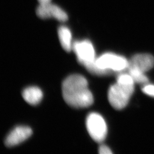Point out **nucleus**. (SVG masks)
Returning a JSON list of instances; mask_svg holds the SVG:
<instances>
[{
  "label": "nucleus",
  "mask_w": 154,
  "mask_h": 154,
  "mask_svg": "<svg viewBox=\"0 0 154 154\" xmlns=\"http://www.w3.org/2000/svg\"><path fill=\"white\" fill-rule=\"evenodd\" d=\"M63 98L66 103L74 108H86L93 105V94L88 88V82L79 74L67 77L62 85Z\"/></svg>",
  "instance_id": "obj_1"
},
{
  "label": "nucleus",
  "mask_w": 154,
  "mask_h": 154,
  "mask_svg": "<svg viewBox=\"0 0 154 154\" xmlns=\"http://www.w3.org/2000/svg\"><path fill=\"white\" fill-rule=\"evenodd\" d=\"M134 91V85H126L116 82L110 86L108 91V99L110 105L116 110L126 106Z\"/></svg>",
  "instance_id": "obj_2"
},
{
  "label": "nucleus",
  "mask_w": 154,
  "mask_h": 154,
  "mask_svg": "<svg viewBox=\"0 0 154 154\" xmlns=\"http://www.w3.org/2000/svg\"><path fill=\"white\" fill-rule=\"evenodd\" d=\"M95 63L99 69L112 73L125 70L128 66V61L121 55L106 53L96 58Z\"/></svg>",
  "instance_id": "obj_3"
},
{
  "label": "nucleus",
  "mask_w": 154,
  "mask_h": 154,
  "mask_svg": "<svg viewBox=\"0 0 154 154\" xmlns=\"http://www.w3.org/2000/svg\"><path fill=\"white\" fill-rule=\"evenodd\" d=\"M86 124L90 136L95 142L102 143L105 140L107 134V126L102 116L96 112L89 114Z\"/></svg>",
  "instance_id": "obj_4"
},
{
  "label": "nucleus",
  "mask_w": 154,
  "mask_h": 154,
  "mask_svg": "<svg viewBox=\"0 0 154 154\" xmlns=\"http://www.w3.org/2000/svg\"><path fill=\"white\" fill-rule=\"evenodd\" d=\"M72 50L77 56L79 63L85 67L96 60L94 48L92 43L88 40L75 41L72 44Z\"/></svg>",
  "instance_id": "obj_5"
},
{
  "label": "nucleus",
  "mask_w": 154,
  "mask_h": 154,
  "mask_svg": "<svg viewBox=\"0 0 154 154\" xmlns=\"http://www.w3.org/2000/svg\"><path fill=\"white\" fill-rule=\"evenodd\" d=\"M36 14L42 19L53 17L62 22L66 21L68 20V16L65 11L59 6L50 2L39 4L36 9Z\"/></svg>",
  "instance_id": "obj_6"
},
{
  "label": "nucleus",
  "mask_w": 154,
  "mask_h": 154,
  "mask_svg": "<svg viewBox=\"0 0 154 154\" xmlns=\"http://www.w3.org/2000/svg\"><path fill=\"white\" fill-rule=\"evenodd\" d=\"M32 133V130L29 127H16L6 138V146L11 147L18 145L28 139Z\"/></svg>",
  "instance_id": "obj_7"
},
{
  "label": "nucleus",
  "mask_w": 154,
  "mask_h": 154,
  "mask_svg": "<svg viewBox=\"0 0 154 154\" xmlns=\"http://www.w3.org/2000/svg\"><path fill=\"white\" fill-rule=\"evenodd\" d=\"M154 66V57L148 54H138L134 55L128 61L127 69H135L145 72Z\"/></svg>",
  "instance_id": "obj_8"
},
{
  "label": "nucleus",
  "mask_w": 154,
  "mask_h": 154,
  "mask_svg": "<svg viewBox=\"0 0 154 154\" xmlns=\"http://www.w3.org/2000/svg\"><path fill=\"white\" fill-rule=\"evenodd\" d=\"M22 97L29 104L37 105L39 103L42 99L43 93L42 90L37 87H29L23 91Z\"/></svg>",
  "instance_id": "obj_9"
},
{
  "label": "nucleus",
  "mask_w": 154,
  "mask_h": 154,
  "mask_svg": "<svg viewBox=\"0 0 154 154\" xmlns=\"http://www.w3.org/2000/svg\"><path fill=\"white\" fill-rule=\"evenodd\" d=\"M58 34L62 48L67 52H70L72 47V33L70 29L66 26H61L58 30Z\"/></svg>",
  "instance_id": "obj_10"
},
{
  "label": "nucleus",
  "mask_w": 154,
  "mask_h": 154,
  "mask_svg": "<svg viewBox=\"0 0 154 154\" xmlns=\"http://www.w3.org/2000/svg\"><path fill=\"white\" fill-rule=\"evenodd\" d=\"M128 74L132 77L135 82L145 84L149 82V79L144 74V72H140L135 69H127Z\"/></svg>",
  "instance_id": "obj_11"
},
{
  "label": "nucleus",
  "mask_w": 154,
  "mask_h": 154,
  "mask_svg": "<svg viewBox=\"0 0 154 154\" xmlns=\"http://www.w3.org/2000/svg\"><path fill=\"white\" fill-rule=\"evenodd\" d=\"M142 91L144 94L154 97V85H146L142 88Z\"/></svg>",
  "instance_id": "obj_12"
},
{
  "label": "nucleus",
  "mask_w": 154,
  "mask_h": 154,
  "mask_svg": "<svg viewBox=\"0 0 154 154\" xmlns=\"http://www.w3.org/2000/svg\"><path fill=\"white\" fill-rule=\"evenodd\" d=\"M100 154H112V152L109 147L105 145H102L99 147L98 149Z\"/></svg>",
  "instance_id": "obj_13"
},
{
  "label": "nucleus",
  "mask_w": 154,
  "mask_h": 154,
  "mask_svg": "<svg viewBox=\"0 0 154 154\" xmlns=\"http://www.w3.org/2000/svg\"><path fill=\"white\" fill-rule=\"evenodd\" d=\"M39 4H44V3H48L50 2L51 0H38Z\"/></svg>",
  "instance_id": "obj_14"
}]
</instances>
